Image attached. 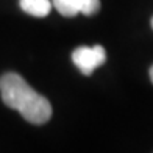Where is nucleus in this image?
I'll list each match as a JSON object with an SVG mask.
<instances>
[{
  "instance_id": "20e7f679",
  "label": "nucleus",
  "mask_w": 153,
  "mask_h": 153,
  "mask_svg": "<svg viewBox=\"0 0 153 153\" xmlns=\"http://www.w3.org/2000/svg\"><path fill=\"white\" fill-rule=\"evenodd\" d=\"M20 10L34 17H45L52 11V0H19Z\"/></svg>"
},
{
  "instance_id": "f257e3e1",
  "label": "nucleus",
  "mask_w": 153,
  "mask_h": 153,
  "mask_svg": "<svg viewBox=\"0 0 153 153\" xmlns=\"http://www.w3.org/2000/svg\"><path fill=\"white\" fill-rule=\"evenodd\" d=\"M0 94L6 106L19 111L20 116L30 123L42 125L52 117L50 102L14 72L0 76Z\"/></svg>"
},
{
  "instance_id": "423d86ee",
  "label": "nucleus",
  "mask_w": 153,
  "mask_h": 153,
  "mask_svg": "<svg viewBox=\"0 0 153 153\" xmlns=\"http://www.w3.org/2000/svg\"><path fill=\"white\" fill-rule=\"evenodd\" d=\"M152 28H153V17H152Z\"/></svg>"
},
{
  "instance_id": "39448f33",
  "label": "nucleus",
  "mask_w": 153,
  "mask_h": 153,
  "mask_svg": "<svg viewBox=\"0 0 153 153\" xmlns=\"http://www.w3.org/2000/svg\"><path fill=\"white\" fill-rule=\"evenodd\" d=\"M150 80H152V83H153V66L150 67Z\"/></svg>"
},
{
  "instance_id": "7ed1b4c3",
  "label": "nucleus",
  "mask_w": 153,
  "mask_h": 153,
  "mask_svg": "<svg viewBox=\"0 0 153 153\" xmlns=\"http://www.w3.org/2000/svg\"><path fill=\"white\" fill-rule=\"evenodd\" d=\"M52 5L64 17H74L80 13L94 16L100 10V0H52Z\"/></svg>"
},
{
  "instance_id": "f03ea898",
  "label": "nucleus",
  "mask_w": 153,
  "mask_h": 153,
  "mask_svg": "<svg viewBox=\"0 0 153 153\" xmlns=\"http://www.w3.org/2000/svg\"><path fill=\"white\" fill-rule=\"evenodd\" d=\"M72 61L83 75H92V72L106 61V52L102 45H80L72 52Z\"/></svg>"
}]
</instances>
